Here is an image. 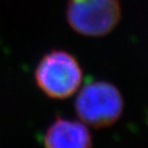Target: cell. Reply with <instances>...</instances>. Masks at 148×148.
I'll return each mask as SVG.
<instances>
[{
    "mask_svg": "<svg viewBox=\"0 0 148 148\" xmlns=\"http://www.w3.org/2000/svg\"><path fill=\"white\" fill-rule=\"evenodd\" d=\"M38 88L53 99H66L78 90L82 80L79 63L71 53L53 49L41 58L35 69Z\"/></svg>",
    "mask_w": 148,
    "mask_h": 148,
    "instance_id": "6da1fadb",
    "label": "cell"
},
{
    "mask_svg": "<svg viewBox=\"0 0 148 148\" xmlns=\"http://www.w3.org/2000/svg\"><path fill=\"white\" fill-rule=\"evenodd\" d=\"M121 16L119 0H68L66 18L76 33L88 37L109 34Z\"/></svg>",
    "mask_w": 148,
    "mask_h": 148,
    "instance_id": "7a4b0ae2",
    "label": "cell"
},
{
    "mask_svg": "<svg viewBox=\"0 0 148 148\" xmlns=\"http://www.w3.org/2000/svg\"><path fill=\"white\" fill-rule=\"evenodd\" d=\"M123 107L119 90L105 81L86 84L75 101V110L80 119L94 127L113 125L121 115Z\"/></svg>",
    "mask_w": 148,
    "mask_h": 148,
    "instance_id": "3957f363",
    "label": "cell"
},
{
    "mask_svg": "<svg viewBox=\"0 0 148 148\" xmlns=\"http://www.w3.org/2000/svg\"><path fill=\"white\" fill-rule=\"evenodd\" d=\"M45 148H90L92 137L84 125L57 117L44 136Z\"/></svg>",
    "mask_w": 148,
    "mask_h": 148,
    "instance_id": "277c9868",
    "label": "cell"
}]
</instances>
